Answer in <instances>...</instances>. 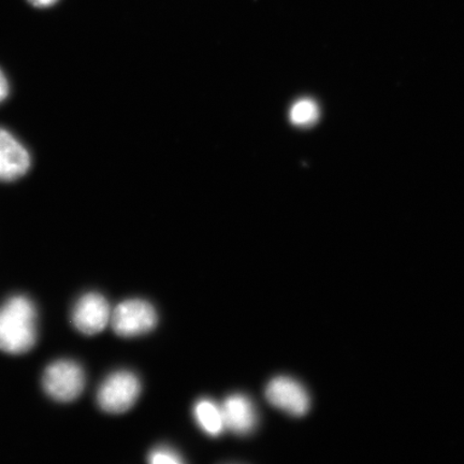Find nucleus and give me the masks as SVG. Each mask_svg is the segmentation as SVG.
<instances>
[{
  "label": "nucleus",
  "mask_w": 464,
  "mask_h": 464,
  "mask_svg": "<svg viewBox=\"0 0 464 464\" xmlns=\"http://www.w3.org/2000/svg\"><path fill=\"white\" fill-rule=\"evenodd\" d=\"M37 341V310L25 295H14L0 306V351L20 355Z\"/></svg>",
  "instance_id": "1"
},
{
  "label": "nucleus",
  "mask_w": 464,
  "mask_h": 464,
  "mask_svg": "<svg viewBox=\"0 0 464 464\" xmlns=\"http://www.w3.org/2000/svg\"><path fill=\"white\" fill-rule=\"evenodd\" d=\"M141 392L140 381L130 371H116L102 382L97 402L109 414H123L136 403Z\"/></svg>",
  "instance_id": "2"
},
{
  "label": "nucleus",
  "mask_w": 464,
  "mask_h": 464,
  "mask_svg": "<svg viewBox=\"0 0 464 464\" xmlns=\"http://www.w3.org/2000/svg\"><path fill=\"white\" fill-rule=\"evenodd\" d=\"M44 388L58 402H72L85 387V374L81 365L72 361H58L45 369Z\"/></svg>",
  "instance_id": "3"
},
{
  "label": "nucleus",
  "mask_w": 464,
  "mask_h": 464,
  "mask_svg": "<svg viewBox=\"0 0 464 464\" xmlns=\"http://www.w3.org/2000/svg\"><path fill=\"white\" fill-rule=\"evenodd\" d=\"M110 322L116 334L132 338L153 330L158 324V313L148 301L126 300L115 307Z\"/></svg>",
  "instance_id": "4"
},
{
  "label": "nucleus",
  "mask_w": 464,
  "mask_h": 464,
  "mask_svg": "<svg viewBox=\"0 0 464 464\" xmlns=\"http://www.w3.org/2000/svg\"><path fill=\"white\" fill-rule=\"evenodd\" d=\"M266 397L276 409L295 417L304 416L310 410L309 393L300 382L290 377L278 376L270 381Z\"/></svg>",
  "instance_id": "5"
},
{
  "label": "nucleus",
  "mask_w": 464,
  "mask_h": 464,
  "mask_svg": "<svg viewBox=\"0 0 464 464\" xmlns=\"http://www.w3.org/2000/svg\"><path fill=\"white\" fill-rule=\"evenodd\" d=\"M111 319L106 298L97 293L85 294L74 304L72 313L73 326L81 334L95 335L102 332Z\"/></svg>",
  "instance_id": "6"
},
{
  "label": "nucleus",
  "mask_w": 464,
  "mask_h": 464,
  "mask_svg": "<svg viewBox=\"0 0 464 464\" xmlns=\"http://www.w3.org/2000/svg\"><path fill=\"white\" fill-rule=\"evenodd\" d=\"M28 150L17 139L0 129V182H13L24 177L31 168Z\"/></svg>",
  "instance_id": "7"
},
{
  "label": "nucleus",
  "mask_w": 464,
  "mask_h": 464,
  "mask_svg": "<svg viewBox=\"0 0 464 464\" xmlns=\"http://www.w3.org/2000/svg\"><path fill=\"white\" fill-rule=\"evenodd\" d=\"M225 428L237 435H247L257 426V411L251 400L242 394H234L222 406Z\"/></svg>",
  "instance_id": "8"
},
{
  "label": "nucleus",
  "mask_w": 464,
  "mask_h": 464,
  "mask_svg": "<svg viewBox=\"0 0 464 464\" xmlns=\"http://www.w3.org/2000/svg\"><path fill=\"white\" fill-rule=\"evenodd\" d=\"M194 414L203 431L218 437L225 429L222 409L210 400H200L196 404Z\"/></svg>",
  "instance_id": "9"
},
{
  "label": "nucleus",
  "mask_w": 464,
  "mask_h": 464,
  "mask_svg": "<svg viewBox=\"0 0 464 464\" xmlns=\"http://www.w3.org/2000/svg\"><path fill=\"white\" fill-rule=\"evenodd\" d=\"M290 121L297 126H309L318 118V107L314 102L303 100L295 102L290 110Z\"/></svg>",
  "instance_id": "10"
},
{
  "label": "nucleus",
  "mask_w": 464,
  "mask_h": 464,
  "mask_svg": "<svg viewBox=\"0 0 464 464\" xmlns=\"http://www.w3.org/2000/svg\"><path fill=\"white\" fill-rule=\"evenodd\" d=\"M149 461L153 464H177L183 460L176 451L169 449H158L150 452Z\"/></svg>",
  "instance_id": "11"
},
{
  "label": "nucleus",
  "mask_w": 464,
  "mask_h": 464,
  "mask_svg": "<svg viewBox=\"0 0 464 464\" xmlns=\"http://www.w3.org/2000/svg\"><path fill=\"white\" fill-rule=\"evenodd\" d=\"M9 95V83L7 78L2 71H0V102H3Z\"/></svg>",
  "instance_id": "12"
},
{
  "label": "nucleus",
  "mask_w": 464,
  "mask_h": 464,
  "mask_svg": "<svg viewBox=\"0 0 464 464\" xmlns=\"http://www.w3.org/2000/svg\"><path fill=\"white\" fill-rule=\"evenodd\" d=\"M58 0H28V3H31L34 7L37 8H48L51 5L56 4Z\"/></svg>",
  "instance_id": "13"
}]
</instances>
